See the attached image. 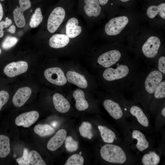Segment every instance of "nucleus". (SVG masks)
Segmentation results:
<instances>
[{
  "mask_svg": "<svg viewBox=\"0 0 165 165\" xmlns=\"http://www.w3.org/2000/svg\"><path fill=\"white\" fill-rule=\"evenodd\" d=\"M148 67L136 61L123 60L104 69L101 81L105 89L123 95L127 92L138 75Z\"/></svg>",
  "mask_w": 165,
  "mask_h": 165,
  "instance_id": "f257e3e1",
  "label": "nucleus"
},
{
  "mask_svg": "<svg viewBox=\"0 0 165 165\" xmlns=\"http://www.w3.org/2000/svg\"><path fill=\"white\" fill-rule=\"evenodd\" d=\"M165 75L154 67H147L137 76L128 92L135 101L145 108L148 106L156 88Z\"/></svg>",
  "mask_w": 165,
  "mask_h": 165,
  "instance_id": "f03ea898",
  "label": "nucleus"
},
{
  "mask_svg": "<svg viewBox=\"0 0 165 165\" xmlns=\"http://www.w3.org/2000/svg\"><path fill=\"white\" fill-rule=\"evenodd\" d=\"M114 99H106L103 102L104 108L114 119L118 120L123 116L124 109H128L127 100L123 95L113 93Z\"/></svg>",
  "mask_w": 165,
  "mask_h": 165,
  "instance_id": "7ed1b4c3",
  "label": "nucleus"
},
{
  "mask_svg": "<svg viewBox=\"0 0 165 165\" xmlns=\"http://www.w3.org/2000/svg\"><path fill=\"white\" fill-rule=\"evenodd\" d=\"M100 154L104 160L112 163H123L127 159L123 149L119 146L112 144H106L102 146Z\"/></svg>",
  "mask_w": 165,
  "mask_h": 165,
  "instance_id": "20e7f679",
  "label": "nucleus"
},
{
  "mask_svg": "<svg viewBox=\"0 0 165 165\" xmlns=\"http://www.w3.org/2000/svg\"><path fill=\"white\" fill-rule=\"evenodd\" d=\"M161 45V41L156 36H152L148 38L141 47V51L144 56L149 59L148 66L149 67V60H151L152 67H153L154 59L157 55Z\"/></svg>",
  "mask_w": 165,
  "mask_h": 165,
  "instance_id": "39448f33",
  "label": "nucleus"
},
{
  "mask_svg": "<svg viewBox=\"0 0 165 165\" xmlns=\"http://www.w3.org/2000/svg\"><path fill=\"white\" fill-rule=\"evenodd\" d=\"M122 55L121 52L118 50H109L99 56L97 63L101 68H106L123 60Z\"/></svg>",
  "mask_w": 165,
  "mask_h": 165,
  "instance_id": "423d86ee",
  "label": "nucleus"
},
{
  "mask_svg": "<svg viewBox=\"0 0 165 165\" xmlns=\"http://www.w3.org/2000/svg\"><path fill=\"white\" fill-rule=\"evenodd\" d=\"M65 16L64 9L58 7L52 11L48 20L47 28L51 33L54 32L61 24Z\"/></svg>",
  "mask_w": 165,
  "mask_h": 165,
  "instance_id": "0eeeda50",
  "label": "nucleus"
},
{
  "mask_svg": "<svg viewBox=\"0 0 165 165\" xmlns=\"http://www.w3.org/2000/svg\"><path fill=\"white\" fill-rule=\"evenodd\" d=\"M128 18L122 16L111 19L105 26L106 33L109 35H115L119 34L128 22Z\"/></svg>",
  "mask_w": 165,
  "mask_h": 165,
  "instance_id": "6e6552de",
  "label": "nucleus"
},
{
  "mask_svg": "<svg viewBox=\"0 0 165 165\" xmlns=\"http://www.w3.org/2000/svg\"><path fill=\"white\" fill-rule=\"evenodd\" d=\"M44 75L49 82L56 85L63 86L67 82V79L64 71L59 67L47 69L44 71Z\"/></svg>",
  "mask_w": 165,
  "mask_h": 165,
  "instance_id": "1a4fd4ad",
  "label": "nucleus"
},
{
  "mask_svg": "<svg viewBox=\"0 0 165 165\" xmlns=\"http://www.w3.org/2000/svg\"><path fill=\"white\" fill-rule=\"evenodd\" d=\"M127 104L130 114L136 118L138 122L142 126L146 127H148V119L141 107L132 101H127Z\"/></svg>",
  "mask_w": 165,
  "mask_h": 165,
  "instance_id": "9d476101",
  "label": "nucleus"
},
{
  "mask_svg": "<svg viewBox=\"0 0 165 165\" xmlns=\"http://www.w3.org/2000/svg\"><path fill=\"white\" fill-rule=\"evenodd\" d=\"M27 63L20 61L12 62L7 65L4 68V73L9 77H13L26 72L28 69Z\"/></svg>",
  "mask_w": 165,
  "mask_h": 165,
  "instance_id": "9b49d317",
  "label": "nucleus"
},
{
  "mask_svg": "<svg viewBox=\"0 0 165 165\" xmlns=\"http://www.w3.org/2000/svg\"><path fill=\"white\" fill-rule=\"evenodd\" d=\"M19 3L20 7L13 10V15L16 26L18 28H22L25 26L26 23L23 13L30 7L31 2L30 0H19Z\"/></svg>",
  "mask_w": 165,
  "mask_h": 165,
  "instance_id": "f8f14e48",
  "label": "nucleus"
},
{
  "mask_svg": "<svg viewBox=\"0 0 165 165\" xmlns=\"http://www.w3.org/2000/svg\"><path fill=\"white\" fill-rule=\"evenodd\" d=\"M39 117V114L36 111L25 112L20 114L16 118L15 123L17 126L29 127L37 120Z\"/></svg>",
  "mask_w": 165,
  "mask_h": 165,
  "instance_id": "ddd939ff",
  "label": "nucleus"
},
{
  "mask_svg": "<svg viewBox=\"0 0 165 165\" xmlns=\"http://www.w3.org/2000/svg\"><path fill=\"white\" fill-rule=\"evenodd\" d=\"M165 98V79L158 85L153 95L149 107L151 109L159 107Z\"/></svg>",
  "mask_w": 165,
  "mask_h": 165,
  "instance_id": "4468645a",
  "label": "nucleus"
},
{
  "mask_svg": "<svg viewBox=\"0 0 165 165\" xmlns=\"http://www.w3.org/2000/svg\"><path fill=\"white\" fill-rule=\"evenodd\" d=\"M31 94V89L29 87H24L19 88L13 98V105L16 107H21L29 99Z\"/></svg>",
  "mask_w": 165,
  "mask_h": 165,
  "instance_id": "2eb2a0df",
  "label": "nucleus"
},
{
  "mask_svg": "<svg viewBox=\"0 0 165 165\" xmlns=\"http://www.w3.org/2000/svg\"><path fill=\"white\" fill-rule=\"evenodd\" d=\"M67 134L66 131L64 129L58 130L48 142L47 144L48 149L53 151L58 149L64 141Z\"/></svg>",
  "mask_w": 165,
  "mask_h": 165,
  "instance_id": "dca6fc26",
  "label": "nucleus"
},
{
  "mask_svg": "<svg viewBox=\"0 0 165 165\" xmlns=\"http://www.w3.org/2000/svg\"><path fill=\"white\" fill-rule=\"evenodd\" d=\"M53 101L55 109L60 112L66 113L70 108V104L69 101L59 93H56L53 94Z\"/></svg>",
  "mask_w": 165,
  "mask_h": 165,
  "instance_id": "f3484780",
  "label": "nucleus"
},
{
  "mask_svg": "<svg viewBox=\"0 0 165 165\" xmlns=\"http://www.w3.org/2000/svg\"><path fill=\"white\" fill-rule=\"evenodd\" d=\"M67 81L82 89L88 86V82L85 76L74 71H68L66 74Z\"/></svg>",
  "mask_w": 165,
  "mask_h": 165,
  "instance_id": "a211bd4d",
  "label": "nucleus"
},
{
  "mask_svg": "<svg viewBox=\"0 0 165 165\" xmlns=\"http://www.w3.org/2000/svg\"><path fill=\"white\" fill-rule=\"evenodd\" d=\"M78 19L74 17L70 18L66 25V35L71 38H73L79 35L82 31V27L78 26Z\"/></svg>",
  "mask_w": 165,
  "mask_h": 165,
  "instance_id": "6ab92c4d",
  "label": "nucleus"
},
{
  "mask_svg": "<svg viewBox=\"0 0 165 165\" xmlns=\"http://www.w3.org/2000/svg\"><path fill=\"white\" fill-rule=\"evenodd\" d=\"M84 11L89 17L98 16L101 10L99 0H84Z\"/></svg>",
  "mask_w": 165,
  "mask_h": 165,
  "instance_id": "aec40b11",
  "label": "nucleus"
},
{
  "mask_svg": "<svg viewBox=\"0 0 165 165\" xmlns=\"http://www.w3.org/2000/svg\"><path fill=\"white\" fill-rule=\"evenodd\" d=\"M69 41V38L67 35L57 34L53 35L50 38L49 44L52 48H60L66 46Z\"/></svg>",
  "mask_w": 165,
  "mask_h": 165,
  "instance_id": "412c9836",
  "label": "nucleus"
},
{
  "mask_svg": "<svg viewBox=\"0 0 165 165\" xmlns=\"http://www.w3.org/2000/svg\"><path fill=\"white\" fill-rule=\"evenodd\" d=\"M73 96L75 101V106L77 110L83 111L88 108L89 104L82 90L79 89L76 90L73 92Z\"/></svg>",
  "mask_w": 165,
  "mask_h": 165,
  "instance_id": "4be33fe9",
  "label": "nucleus"
},
{
  "mask_svg": "<svg viewBox=\"0 0 165 165\" xmlns=\"http://www.w3.org/2000/svg\"><path fill=\"white\" fill-rule=\"evenodd\" d=\"M131 136L133 138L137 140L136 146L140 151L142 152L148 147V142L144 134L140 130H133Z\"/></svg>",
  "mask_w": 165,
  "mask_h": 165,
  "instance_id": "5701e85b",
  "label": "nucleus"
},
{
  "mask_svg": "<svg viewBox=\"0 0 165 165\" xmlns=\"http://www.w3.org/2000/svg\"><path fill=\"white\" fill-rule=\"evenodd\" d=\"M98 128L100 131L101 137L103 141L106 143H111L113 142L116 139L115 133L107 127L99 125Z\"/></svg>",
  "mask_w": 165,
  "mask_h": 165,
  "instance_id": "b1692460",
  "label": "nucleus"
},
{
  "mask_svg": "<svg viewBox=\"0 0 165 165\" xmlns=\"http://www.w3.org/2000/svg\"><path fill=\"white\" fill-rule=\"evenodd\" d=\"M163 18H165V3H162L158 6H151L147 11V14L148 17L153 18L157 14Z\"/></svg>",
  "mask_w": 165,
  "mask_h": 165,
  "instance_id": "393cba45",
  "label": "nucleus"
},
{
  "mask_svg": "<svg viewBox=\"0 0 165 165\" xmlns=\"http://www.w3.org/2000/svg\"><path fill=\"white\" fill-rule=\"evenodd\" d=\"M35 133L41 137L49 136L53 134L55 130L50 125L47 124H38L34 128Z\"/></svg>",
  "mask_w": 165,
  "mask_h": 165,
  "instance_id": "a878e982",
  "label": "nucleus"
},
{
  "mask_svg": "<svg viewBox=\"0 0 165 165\" xmlns=\"http://www.w3.org/2000/svg\"><path fill=\"white\" fill-rule=\"evenodd\" d=\"M10 150V140L7 136L0 135V157L4 158L9 154Z\"/></svg>",
  "mask_w": 165,
  "mask_h": 165,
  "instance_id": "bb28decb",
  "label": "nucleus"
},
{
  "mask_svg": "<svg viewBox=\"0 0 165 165\" xmlns=\"http://www.w3.org/2000/svg\"><path fill=\"white\" fill-rule=\"evenodd\" d=\"M160 160L159 156L154 152L145 154L141 159L142 163L144 165H157Z\"/></svg>",
  "mask_w": 165,
  "mask_h": 165,
  "instance_id": "cd10ccee",
  "label": "nucleus"
},
{
  "mask_svg": "<svg viewBox=\"0 0 165 165\" xmlns=\"http://www.w3.org/2000/svg\"><path fill=\"white\" fill-rule=\"evenodd\" d=\"M92 128V125L90 123L83 122L79 128L80 134L83 137L91 139L93 136Z\"/></svg>",
  "mask_w": 165,
  "mask_h": 165,
  "instance_id": "c85d7f7f",
  "label": "nucleus"
},
{
  "mask_svg": "<svg viewBox=\"0 0 165 165\" xmlns=\"http://www.w3.org/2000/svg\"><path fill=\"white\" fill-rule=\"evenodd\" d=\"M43 19V16L40 8H37L34 13L32 15L29 22L30 27L35 28L38 26L42 22Z\"/></svg>",
  "mask_w": 165,
  "mask_h": 165,
  "instance_id": "c756f323",
  "label": "nucleus"
},
{
  "mask_svg": "<svg viewBox=\"0 0 165 165\" xmlns=\"http://www.w3.org/2000/svg\"><path fill=\"white\" fill-rule=\"evenodd\" d=\"M30 164L32 165H46V164L36 151L32 150L29 153Z\"/></svg>",
  "mask_w": 165,
  "mask_h": 165,
  "instance_id": "7c9ffc66",
  "label": "nucleus"
},
{
  "mask_svg": "<svg viewBox=\"0 0 165 165\" xmlns=\"http://www.w3.org/2000/svg\"><path fill=\"white\" fill-rule=\"evenodd\" d=\"M65 146L66 149L69 152L76 151L78 148V142L74 140L71 136H68L65 139Z\"/></svg>",
  "mask_w": 165,
  "mask_h": 165,
  "instance_id": "2f4dec72",
  "label": "nucleus"
},
{
  "mask_svg": "<svg viewBox=\"0 0 165 165\" xmlns=\"http://www.w3.org/2000/svg\"><path fill=\"white\" fill-rule=\"evenodd\" d=\"M84 159L80 155L74 154L70 156L67 160L65 165H82Z\"/></svg>",
  "mask_w": 165,
  "mask_h": 165,
  "instance_id": "473e14b6",
  "label": "nucleus"
},
{
  "mask_svg": "<svg viewBox=\"0 0 165 165\" xmlns=\"http://www.w3.org/2000/svg\"><path fill=\"white\" fill-rule=\"evenodd\" d=\"M18 41V39L15 37L8 36L2 43V48L5 50H8L14 46Z\"/></svg>",
  "mask_w": 165,
  "mask_h": 165,
  "instance_id": "72a5a7b5",
  "label": "nucleus"
},
{
  "mask_svg": "<svg viewBox=\"0 0 165 165\" xmlns=\"http://www.w3.org/2000/svg\"><path fill=\"white\" fill-rule=\"evenodd\" d=\"M153 67L165 75V57L162 56L155 60Z\"/></svg>",
  "mask_w": 165,
  "mask_h": 165,
  "instance_id": "f704fd0d",
  "label": "nucleus"
},
{
  "mask_svg": "<svg viewBox=\"0 0 165 165\" xmlns=\"http://www.w3.org/2000/svg\"><path fill=\"white\" fill-rule=\"evenodd\" d=\"M16 161L19 165H29L30 164L29 158V153L28 149L24 148L22 156L17 158Z\"/></svg>",
  "mask_w": 165,
  "mask_h": 165,
  "instance_id": "c9c22d12",
  "label": "nucleus"
},
{
  "mask_svg": "<svg viewBox=\"0 0 165 165\" xmlns=\"http://www.w3.org/2000/svg\"><path fill=\"white\" fill-rule=\"evenodd\" d=\"M9 98V94L7 91L4 90L0 91V111L3 106L7 103Z\"/></svg>",
  "mask_w": 165,
  "mask_h": 165,
  "instance_id": "e433bc0d",
  "label": "nucleus"
},
{
  "mask_svg": "<svg viewBox=\"0 0 165 165\" xmlns=\"http://www.w3.org/2000/svg\"><path fill=\"white\" fill-rule=\"evenodd\" d=\"M7 27H8L6 25L5 21H2L0 22V38L2 37L4 35L3 29Z\"/></svg>",
  "mask_w": 165,
  "mask_h": 165,
  "instance_id": "4c0bfd02",
  "label": "nucleus"
},
{
  "mask_svg": "<svg viewBox=\"0 0 165 165\" xmlns=\"http://www.w3.org/2000/svg\"><path fill=\"white\" fill-rule=\"evenodd\" d=\"M6 31L12 34L14 33L16 31V27L14 25H12Z\"/></svg>",
  "mask_w": 165,
  "mask_h": 165,
  "instance_id": "58836bf2",
  "label": "nucleus"
},
{
  "mask_svg": "<svg viewBox=\"0 0 165 165\" xmlns=\"http://www.w3.org/2000/svg\"><path fill=\"white\" fill-rule=\"evenodd\" d=\"M3 15V11L2 4L0 3V21L2 20Z\"/></svg>",
  "mask_w": 165,
  "mask_h": 165,
  "instance_id": "ea45409f",
  "label": "nucleus"
},
{
  "mask_svg": "<svg viewBox=\"0 0 165 165\" xmlns=\"http://www.w3.org/2000/svg\"><path fill=\"white\" fill-rule=\"evenodd\" d=\"M5 22L7 27H9L11 24L12 21L10 19L6 18V19Z\"/></svg>",
  "mask_w": 165,
  "mask_h": 165,
  "instance_id": "a19ab883",
  "label": "nucleus"
},
{
  "mask_svg": "<svg viewBox=\"0 0 165 165\" xmlns=\"http://www.w3.org/2000/svg\"><path fill=\"white\" fill-rule=\"evenodd\" d=\"M109 0H99V3L101 5H105L108 2Z\"/></svg>",
  "mask_w": 165,
  "mask_h": 165,
  "instance_id": "79ce46f5",
  "label": "nucleus"
},
{
  "mask_svg": "<svg viewBox=\"0 0 165 165\" xmlns=\"http://www.w3.org/2000/svg\"><path fill=\"white\" fill-rule=\"evenodd\" d=\"M163 108L161 110V114L164 117H165V105L163 106Z\"/></svg>",
  "mask_w": 165,
  "mask_h": 165,
  "instance_id": "37998d69",
  "label": "nucleus"
},
{
  "mask_svg": "<svg viewBox=\"0 0 165 165\" xmlns=\"http://www.w3.org/2000/svg\"><path fill=\"white\" fill-rule=\"evenodd\" d=\"M122 2H127L129 1V0H120Z\"/></svg>",
  "mask_w": 165,
  "mask_h": 165,
  "instance_id": "c03bdc74",
  "label": "nucleus"
},
{
  "mask_svg": "<svg viewBox=\"0 0 165 165\" xmlns=\"http://www.w3.org/2000/svg\"><path fill=\"white\" fill-rule=\"evenodd\" d=\"M1 52H2L1 49L0 48V54H1Z\"/></svg>",
  "mask_w": 165,
  "mask_h": 165,
  "instance_id": "a18cd8bd",
  "label": "nucleus"
},
{
  "mask_svg": "<svg viewBox=\"0 0 165 165\" xmlns=\"http://www.w3.org/2000/svg\"><path fill=\"white\" fill-rule=\"evenodd\" d=\"M81 152H79V154H80V155L81 154Z\"/></svg>",
  "mask_w": 165,
  "mask_h": 165,
  "instance_id": "49530a36",
  "label": "nucleus"
}]
</instances>
